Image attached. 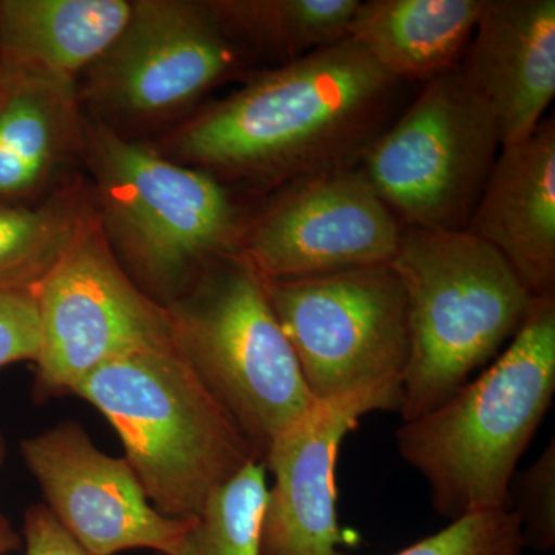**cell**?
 I'll return each mask as SVG.
<instances>
[{"instance_id": "6da1fadb", "label": "cell", "mask_w": 555, "mask_h": 555, "mask_svg": "<svg viewBox=\"0 0 555 555\" xmlns=\"http://www.w3.org/2000/svg\"><path fill=\"white\" fill-rule=\"evenodd\" d=\"M403 82L346 38L257 73L170 141L185 166L283 185L357 167L392 124Z\"/></svg>"}, {"instance_id": "7a4b0ae2", "label": "cell", "mask_w": 555, "mask_h": 555, "mask_svg": "<svg viewBox=\"0 0 555 555\" xmlns=\"http://www.w3.org/2000/svg\"><path fill=\"white\" fill-rule=\"evenodd\" d=\"M554 393L555 297L534 298L488 367L398 429V452L425 477L441 517L509 507L516 467Z\"/></svg>"}, {"instance_id": "3957f363", "label": "cell", "mask_w": 555, "mask_h": 555, "mask_svg": "<svg viewBox=\"0 0 555 555\" xmlns=\"http://www.w3.org/2000/svg\"><path fill=\"white\" fill-rule=\"evenodd\" d=\"M72 396L108 420L150 503L173 520H195L208 496L259 462L173 339L102 364Z\"/></svg>"}, {"instance_id": "277c9868", "label": "cell", "mask_w": 555, "mask_h": 555, "mask_svg": "<svg viewBox=\"0 0 555 555\" xmlns=\"http://www.w3.org/2000/svg\"><path fill=\"white\" fill-rule=\"evenodd\" d=\"M390 268L406 295L403 422L433 411L491 363L534 297L491 244L466 230L403 228Z\"/></svg>"}, {"instance_id": "5b68a950", "label": "cell", "mask_w": 555, "mask_h": 555, "mask_svg": "<svg viewBox=\"0 0 555 555\" xmlns=\"http://www.w3.org/2000/svg\"><path fill=\"white\" fill-rule=\"evenodd\" d=\"M102 229L138 287L166 308L214 259L238 251L244 221L215 175L80 116Z\"/></svg>"}, {"instance_id": "8992f818", "label": "cell", "mask_w": 555, "mask_h": 555, "mask_svg": "<svg viewBox=\"0 0 555 555\" xmlns=\"http://www.w3.org/2000/svg\"><path fill=\"white\" fill-rule=\"evenodd\" d=\"M166 308L175 345L264 462L272 441L315 403L266 281L228 255Z\"/></svg>"}, {"instance_id": "52a82bcc", "label": "cell", "mask_w": 555, "mask_h": 555, "mask_svg": "<svg viewBox=\"0 0 555 555\" xmlns=\"http://www.w3.org/2000/svg\"><path fill=\"white\" fill-rule=\"evenodd\" d=\"M500 149L491 109L455 68L427 80L357 167L403 228L466 230Z\"/></svg>"}, {"instance_id": "ba28073f", "label": "cell", "mask_w": 555, "mask_h": 555, "mask_svg": "<svg viewBox=\"0 0 555 555\" xmlns=\"http://www.w3.org/2000/svg\"><path fill=\"white\" fill-rule=\"evenodd\" d=\"M39 353L33 396H72L115 358L170 341L167 308L129 276L109 246L96 208L87 206L68 246L35 287Z\"/></svg>"}, {"instance_id": "9c48e42d", "label": "cell", "mask_w": 555, "mask_h": 555, "mask_svg": "<svg viewBox=\"0 0 555 555\" xmlns=\"http://www.w3.org/2000/svg\"><path fill=\"white\" fill-rule=\"evenodd\" d=\"M266 291L315 400L401 390L406 295L389 264L266 281Z\"/></svg>"}, {"instance_id": "30bf717a", "label": "cell", "mask_w": 555, "mask_h": 555, "mask_svg": "<svg viewBox=\"0 0 555 555\" xmlns=\"http://www.w3.org/2000/svg\"><path fill=\"white\" fill-rule=\"evenodd\" d=\"M233 38L211 2L137 0L126 27L83 75L94 112L130 120L175 115L240 67Z\"/></svg>"}, {"instance_id": "8fae6325", "label": "cell", "mask_w": 555, "mask_h": 555, "mask_svg": "<svg viewBox=\"0 0 555 555\" xmlns=\"http://www.w3.org/2000/svg\"><path fill=\"white\" fill-rule=\"evenodd\" d=\"M403 225L358 167L297 179L244 222L238 251L262 280L390 264Z\"/></svg>"}, {"instance_id": "7c38bea8", "label": "cell", "mask_w": 555, "mask_h": 555, "mask_svg": "<svg viewBox=\"0 0 555 555\" xmlns=\"http://www.w3.org/2000/svg\"><path fill=\"white\" fill-rule=\"evenodd\" d=\"M46 505L90 555L177 553L190 521L163 516L126 459L102 452L79 423L62 422L21 443Z\"/></svg>"}, {"instance_id": "4fadbf2b", "label": "cell", "mask_w": 555, "mask_h": 555, "mask_svg": "<svg viewBox=\"0 0 555 555\" xmlns=\"http://www.w3.org/2000/svg\"><path fill=\"white\" fill-rule=\"evenodd\" d=\"M401 390L378 387L315 400L270 444L262 465L273 476L262 514L261 555H346L337 516L339 448L361 416L398 411Z\"/></svg>"}, {"instance_id": "5bb4252c", "label": "cell", "mask_w": 555, "mask_h": 555, "mask_svg": "<svg viewBox=\"0 0 555 555\" xmlns=\"http://www.w3.org/2000/svg\"><path fill=\"white\" fill-rule=\"evenodd\" d=\"M459 72L491 109L502 147L531 137L555 96L554 0H485Z\"/></svg>"}, {"instance_id": "9a60e30c", "label": "cell", "mask_w": 555, "mask_h": 555, "mask_svg": "<svg viewBox=\"0 0 555 555\" xmlns=\"http://www.w3.org/2000/svg\"><path fill=\"white\" fill-rule=\"evenodd\" d=\"M466 232L491 244L534 298L555 297V119L500 149Z\"/></svg>"}, {"instance_id": "2e32d148", "label": "cell", "mask_w": 555, "mask_h": 555, "mask_svg": "<svg viewBox=\"0 0 555 555\" xmlns=\"http://www.w3.org/2000/svg\"><path fill=\"white\" fill-rule=\"evenodd\" d=\"M126 0H3L0 78L78 91V78L126 27Z\"/></svg>"}, {"instance_id": "e0dca14e", "label": "cell", "mask_w": 555, "mask_h": 555, "mask_svg": "<svg viewBox=\"0 0 555 555\" xmlns=\"http://www.w3.org/2000/svg\"><path fill=\"white\" fill-rule=\"evenodd\" d=\"M485 0H367L347 38L393 78L427 80L459 68Z\"/></svg>"}, {"instance_id": "ac0fdd59", "label": "cell", "mask_w": 555, "mask_h": 555, "mask_svg": "<svg viewBox=\"0 0 555 555\" xmlns=\"http://www.w3.org/2000/svg\"><path fill=\"white\" fill-rule=\"evenodd\" d=\"M78 91L0 78V199L38 193L80 150Z\"/></svg>"}, {"instance_id": "d6986e66", "label": "cell", "mask_w": 555, "mask_h": 555, "mask_svg": "<svg viewBox=\"0 0 555 555\" xmlns=\"http://www.w3.org/2000/svg\"><path fill=\"white\" fill-rule=\"evenodd\" d=\"M360 0H218L211 2L230 35L247 40L281 65L346 39Z\"/></svg>"}, {"instance_id": "ffe728a7", "label": "cell", "mask_w": 555, "mask_h": 555, "mask_svg": "<svg viewBox=\"0 0 555 555\" xmlns=\"http://www.w3.org/2000/svg\"><path fill=\"white\" fill-rule=\"evenodd\" d=\"M87 204L65 190L36 207H0V291H35L78 228Z\"/></svg>"}, {"instance_id": "44dd1931", "label": "cell", "mask_w": 555, "mask_h": 555, "mask_svg": "<svg viewBox=\"0 0 555 555\" xmlns=\"http://www.w3.org/2000/svg\"><path fill=\"white\" fill-rule=\"evenodd\" d=\"M268 499L266 466L255 462L208 496L177 553L171 555H261L262 514Z\"/></svg>"}, {"instance_id": "7402d4cb", "label": "cell", "mask_w": 555, "mask_h": 555, "mask_svg": "<svg viewBox=\"0 0 555 555\" xmlns=\"http://www.w3.org/2000/svg\"><path fill=\"white\" fill-rule=\"evenodd\" d=\"M520 524L511 507L452 520L436 534L393 555H524Z\"/></svg>"}, {"instance_id": "603a6c76", "label": "cell", "mask_w": 555, "mask_h": 555, "mask_svg": "<svg viewBox=\"0 0 555 555\" xmlns=\"http://www.w3.org/2000/svg\"><path fill=\"white\" fill-rule=\"evenodd\" d=\"M520 524L525 547L550 553L555 545V441L521 473L514 474L509 506Z\"/></svg>"}, {"instance_id": "cb8c5ba5", "label": "cell", "mask_w": 555, "mask_h": 555, "mask_svg": "<svg viewBox=\"0 0 555 555\" xmlns=\"http://www.w3.org/2000/svg\"><path fill=\"white\" fill-rule=\"evenodd\" d=\"M39 315L35 291H0V369L39 353Z\"/></svg>"}, {"instance_id": "d4e9b609", "label": "cell", "mask_w": 555, "mask_h": 555, "mask_svg": "<svg viewBox=\"0 0 555 555\" xmlns=\"http://www.w3.org/2000/svg\"><path fill=\"white\" fill-rule=\"evenodd\" d=\"M21 537L25 555H90L43 503L25 511Z\"/></svg>"}, {"instance_id": "484cf974", "label": "cell", "mask_w": 555, "mask_h": 555, "mask_svg": "<svg viewBox=\"0 0 555 555\" xmlns=\"http://www.w3.org/2000/svg\"><path fill=\"white\" fill-rule=\"evenodd\" d=\"M7 447L5 440L0 436V467L5 460ZM22 547V537L14 531L13 526L7 520L5 516L0 514V555H9L14 551H20Z\"/></svg>"}]
</instances>
